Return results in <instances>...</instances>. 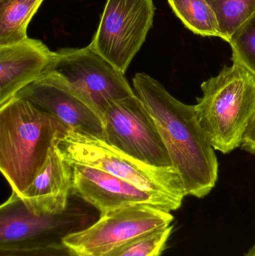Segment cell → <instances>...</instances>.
I'll list each match as a JSON object with an SVG mask.
<instances>
[{
    "label": "cell",
    "instance_id": "obj_1",
    "mask_svg": "<svg viewBox=\"0 0 255 256\" xmlns=\"http://www.w3.org/2000/svg\"><path fill=\"white\" fill-rule=\"evenodd\" d=\"M133 84L157 124L187 196H206L217 184L219 162L215 149L199 124L195 105L180 102L147 74H136Z\"/></svg>",
    "mask_w": 255,
    "mask_h": 256
},
{
    "label": "cell",
    "instance_id": "obj_2",
    "mask_svg": "<svg viewBox=\"0 0 255 256\" xmlns=\"http://www.w3.org/2000/svg\"><path fill=\"white\" fill-rule=\"evenodd\" d=\"M68 131L55 117L16 97L0 108V170L20 196L44 166L58 137Z\"/></svg>",
    "mask_w": 255,
    "mask_h": 256
},
{
    "label": "cell",
    "instance_id": "obj_3",
    "mask_svg": "<svg viewBox=\"0 0 255 256\" xmlns=\"http://www.w3.org/2000/svg\"><path fill=\"white\" fill-rule=\"evenodd\" d=\"M201 88L195 105L199 124L215 150L230 153L241 146L255 117V76L233 62Z\"/></svg>",
    "mask_w": 255,
    "mask_h": 256
},
{
    "label": "cell",
    "instance_id": "obj_4",
    "mask_svg": "<svg viewBox=\"0 0 255 256\" xmlns=\"http://www.w3.org/2000/svg\"><path fill=\"white\" fill-rule=\"evenodd\" d=\"M55 148L70 164L103 170L180 207L187 196L182 178L175 167L145 164L97 137L67 131L57 138Z\"/></svg>",
    "mask_w": 255,
    "mask_h": 256
},
{
    "label": "cell",
    "instance_id": "obj_5",
    "mask_svg": "<svg viewBox=\"0 0 255 256\" xmlns=\"http://www.w3.org/2000/svg\"><path fill=\"white\" fill-rule=\"evenodd\" d=\"M43 75L70 90L102 121L112 102L136 94L124 74L89 46L58 50Z\"/></svg>",
    "mask_w": 255,
    "mask_h": 256
},
{
    "label": "cell",
    "instance_id": "obj_6",
    "mask_svg": "<svg viewBox=\"0 0 255 256\" xmlns=\"http://www.w3.org/2000/svg\"><path fill=\"white\" fill-rule=\"evenodd\" d=\"M72 197V196H71ZM89 210L72 202L63 213L35 215L12 191L0 207V249H28L63 244L67 236L94 224Z\"/></svg>",
    "mask_w": 255,
    "mask_h": 256
},
{
    "label": "cell",
    "instance_id": "obj_7",
    "mask_svg": "<svg viewBox=\"0 0 255 256\" xmlns=\"http://www.w3.org/2000/svg\"><path fill=\"white\" fill-rule=\"evenodd\" d=\"M171 212L146 204L100 214L90 226L66 237L63 244L78 256H108L128 242L170 226Z\"/></svg>",
    "mask_w": 255,
    "mask_h": 256
},
{
    "label": "cell",
    "instance_id": "obj_8",
    "mask_svg": "<svg viewBox=\"0 0 255 256\" xmlns=\"http://www.w3.org/2000/svg\"><path fill=\"white\" fill-rule=\"evenodd\" d=\"M155 10L153 0H106L88 46L125 74L152 27Z\"/></svg>",
    "mask_w": 255,
    "mask_h": 256
},
{
    "label": "cell",
    "instance_id": "obj_9",
    "mask_svg": "<svg viewBox=\"0 0 255 256\" xmlns=\"http://www.w3.org/2000/svg\"><path fill=\"white\" fill-rule=\"evenodd\" d=\"M103 122L104 141L112 147L154 166H172L157 124L136 94L112 102Z\"/></svg>",
    "mask_w": 255,
    "mask_h": 256
},
{
    "label": "cell",
    "instance_id": "obj_10",
    "mask_svg": "<svg viewBox=\"0 0 255 256\" xmlns=\"http://www.w3.org/2000/svg\"><path fill=\"white\" fill-rule=\"evenodd\" d=\"M73 194L100 214L134 204H146L172 212L180 206L98 168L73 164Z\"/></svg>",
    "mask_w": 255,
    "mask_h": 256
},
{
    "label": "cell",
    "instance_id": "obj_11",
    "mask_svg": "<svg viewBox=\"0 0 255 256\" xmlns=\"http://www.w3.org/2000/svg\"><path fill=\"white\" fill-rule=\"evenodd\" d=\"M16 96L55 117L68 131L104 140V124L100 116L70 90L48 76H40Z\"/></svg>",
    "mask_w": 255,
    "mask_h": 256
},
{
    "label": "cell",
    "instance_id": "obj_12",
    "mask_svg": "<svg viewBox=\"0 0 255 256\" xmlns=\"http://www.w3.org/2000/svg\"><path fill=\"white\" fill-rule=\"evenodd\" d=\"M54 55L55 52L41 40L28 37L19 43L0 46V108L37 80Z\"/></svg>",
    "mask_w": 255,
    "mask_h": 256
},
{
    "label": "cell",
    "instance_id": "obj_13",
    "mask_svg": "<svg viewBox=\"0 0 255 256\" xmlns=\"http://www.w3.org/2000/svg\"><path fill=\"white\" fill-rule=\"evenodd\" d=\"M73 188V164L62 158L55 146L41 171L18 196L34 214H59L68 207Z\"/></svg>",
    "mask_w": 255,
    "mask_h": 256
},
{
    "label": "cell",
    "instance_id": "obj_14",
    "mask_svg": "<svg viewBox=\"0 0 255 256\" xmlns=\"http://www.w3.org/2000/svg\"><path fill=\"white\" fill-rule=\"evenodd\" d=\"M43 0H0V46L28 38L27 27Z\"/></svg>",
    "mask_w": 255,
    "mask_h": 256
},
{
    "label": "cell",
    "instance_id": "obj_15",
    "mask_svg": "<svg viewBox=\"0 0 255 256\" xmlns=\"http://www.w3.org/2000/svg\"><path fill=\"white\" fill-rule=\"evenodd\" d=\"M186 27L203 37L221 38L217 16L207 0H168Z\"/></svg>",
    "mask_w": 255,
    "mask_h": 256
},
{
    "label": "cell",
    "instance_id": "obj_16",
    "mask_svg": "<svg viewBox=\"0 0 255 256\" xmlns=\"http://www.w3.org/2000/svg\"><path fill=\"white\" fill-rule=\"evenodd\" d=\"M218 21L221 38L229 42L234 33L255 13V0H207Z\"/></svg>",
    "mask_w": 255,
    "mask_h": 256
},
{
    "label": "cell",
    "instance_id": "obj_17",
    "mask_svg": "<svg viewBox=\"0 0 255 256\" xmlns=\"http://www.w3.org/2000/svg\"><path fill=\"white\" fill-rule=\"evenodd\" d=\"M172 230L173 226L171 225L141 236L115 250L108 256H162Z\"/></svg>",
    "mask_w": 255,
    "mask_h": 256
},
{
    "label": "cell",
    "instance_id": "obj_18",
    "mask_svg": "<svg viewBox=\"0 0 255 256\" xmlns=\"http://www.w3.org/2000/svg\"><path fill=\"white\" fill-rule=\"evenodd\" d=\"M229 43L233 62L241 64L255 76V13L234 33Z\"/></svg>",
    "mask_w": 255,
    "mask_h": 256
},
{
    "label": "cell",
    "instance_id": "obj_19",
    "mask_svg": "<svg viewBox=\"0 0 255 256\" xmlns=\"http://www.w3.org/2000/svg\"><path fill=\"white\" fill-rule=\"evenodd\" d=\"M0 256H78L64 244L28 248V249H0Z\"/></svg>",
    "mask_w": 255,
    "mask_h": 256
},
{
    "label": "cell",
    "instance_id": "obj_20",
    "mask_svg": "<svg viewBox=\"0 0 255 256\" xmlns=\"http://www.w3.org/2000/svg\"><path fill=\"white\" fill-rule=\"evenodd\" d=\"M241 146L244 150L255 155V117L246 132Z\"/></svg>",
    "mask_w": 255,
    "mask_h": 256
},
{
    "label": "cell",
    "instance_id": "obj_21",
    "mask_svg": "<svg viewBox=\"0 0 255 256\" xmlns=\"http://www.w3.org/2000/svg\"><path fill=\"white\" fill-rule=\"evenodd\" d=\"M245 256H255V243L254 245L250 248V250L247 252Z\"/></svg>",
    "mask_w": 255,
    "mask_h": 256
}]
</instances>
